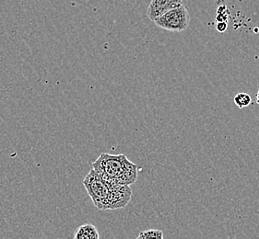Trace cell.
<instances>
[{
	"label": "cell",
	"instance_id": "cell-2",
	"mask_svg": "<svg viewBox=\"0 0 259 239\" xmlns=\"http://www.w3.org/2000/svg\"><path fill=\"white\" fill-rule=\"evenodd\" d=\"M125 159L126 156L122 154L111 155L103 153L93 163V168L106 182H116L115 180L122 170Z\"/></svg>",
	"mask_w": 259,
	"mask_h": 239
},
{
	"label": "cell",
	"instance_id": "cell-5",
	"mask_svg": "<svg viewBox=\"0 0 259 239\" xmlns=\"http://www.w3.org/2000/svg\"><path fill=\"white\" fill-rule=\"evenodd\" d=\"M183 0H151L147 10V15L150 21H154L157 18L167 11L181 6Z\"/></svg>",
	"mask_w": 259,
	"mask_h": 239
},
{
	"label": "cell",
	"instance_id": "cell-10",
	"mask_svg": "<svg viewBox=\"0 0 259 239\" xmlns=\"http://www.w3.org/2000/svg\"><path fill=\"white\" fill-rule=\"evenodd\" d=\"M227 28H228V25H227V22H225V21H220L217 25V30L222 33L226 31Z\"/></svg>",
	"mask_w": 259,
	"mask_h": 239
},
{
	"label": "cell",
	"instance_id": "cell-4",
	"mask_svg": "<svg viewBox=\"0 0 259 239\" xmlns=\"http://www.w3.org/2000/svg\"><path fill=\"white\" fill-rule=\"evenodd\" d=\"M110 186V192L105 210H117L124 208L127 203H130L132 191L128 185H122L116 182H108Z\"/></svg>",
	"mask_w": 259,
	"mask_h": 239
},
{
	"label": "cell",
	"instance_id": "cell-3",
	"mask_svg": "<svg viewBox=\"0 0 259 239\" xmlns=\"http://www.w3.org/2000/svg\"><path fill=\"white\" fill-rule=\"evenodd\" d=\"M191 21V17L187 7L182 4L176 9L167 11L157 18L154 22L156 25L166 31H184L187 30Z\"/></svg>",
	"mask_w": 259,
	"mask_h": 239
},
{
	"label": "cell",
	"instance_id": "cell-9",
	"mask_svg": "<svg viewBox=\"0 0 259 239\" xmlns=\"http://www.w3.org/2000/svg\"><path fill=\"white\" fill-rule=\"evenodd\" d=\"M162 239L163 238V233L161 230L158 229H150L147 231H141L140 234L138 235V239Z\"/></svg>",
	"mask_w": 259,
	"mask_h": 239
},
{
	"label": "cell",
	"instance_id": "cell-7",
	"mask_svg": "<svg viewBox=\"0 0 259 239\" xmlns=\"http://www.w3.org/2000/svg\"><path fill=\"white\" fill-rule=\"evenodd\" d=\"M74 237L76 239H99L98 230L92 224H84L78 226L75 231Z\"/></svg>",
	"mask_w": 259,
	"mask_h": 239
},
{
	"label": "cell",
	"instance_id": "cell-11",
	"mask_svg": "<svg viewBox=\"0 0 259 239\" xmlns=\"http://www.w3.org/2000/svg\"><path fill=\"white\" fill-rule=\"evenodd\" d=\"M256 102L259 104V89L258 91H257V93H256Z\"/></svg>",
	"mask_w": 259,
	"mask_h": 239
},
{
	"label": "cell",
	"instance_id": "cell-6",
	"mask_svg": "<svg viewBox=\"0 0 259 239\" xmlns=\"http://www.w3.org/2000/svg\"><path fill=\"white\" fill-rule=\"evenodd\" d=\"M138 177V166L130 161L126 157L124 160V166L119 173V175L116 177V182L122 185H128L134 184Z\"/></svg>",
	"mask_w": 259,
	"mask_h": 239
},
{
	"label": "cell",
	"instance_id": "cell-8",
	"mask_svg": "<svg viewBox=\"0 0 259 239\" xmlns=\"http://www.w3.org/2000/svg\"><path fill=\"white\" fill-rule=\"evenodd\" d=\"M251 102H252V98L249 94L241 92L234 97V103L240 109L248 107L249 105L251 104Z\"/></svg>",
	"mask_w": 259,
	"mask_h": 239
},
{
	"label": "cell",
	"instance_id": "cell-1",
	"mask_svg": "<svg viewBox=\"0 0 259 239\" xmlns=\"http://www.w3.org/2000/svg\"><path fill=\"white\" fill-rule=\"evenodd\" d=\"M83 185L95 207L99 210H105V204L109 195V183L92 168L88 175L84 177Z\"/></svg>",
	"mask_w": 259,
	"mask_h": 239
}]
</instances>
